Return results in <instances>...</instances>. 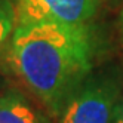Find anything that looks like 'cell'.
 <instances>
[{
    "instance_id": "6da1fadb",
    "label": "cell",
    "mask_w": 123,
    "mask_h": 123,
    "mask_svg": "<svg viewBox=\"0 0 123 123\" xmlns=\"http://www.w3.org/2000/svg\"><path fill=\"white\" fill-rule=\"evenodd\" d=\"M91 54L85 27L31 22L15 30L9 62L30 89L54 113H59L89 71Z\"/></svg>"
},
{
    "instance_id": "7a4b0ae2",
    "label": "cell",
    "mask_w": 123,
    "mask_h": 123,
    "mask_svg": "<svg viewBox=\"0 0 123 123\" xmlns=\"http://www.w3.org/2000/svg\"><path fill=\"white\" fill-rule=\"evenodd\" d=\"M98 6V0H18L19 24L58 22L85 27Z\"/></svg>"
},
{
    "instance_id": "3957f363",
    "label": "cell",
    "mask_w": 123,
    "mask_h": 123,
    "mask_svg": "<svg viewBox=\"0 0 123 123\" xmlns=\"http://www.w3.org/2000/svg\"><path fill=\"white\" fill-rule=\"evenodd\" d=\"M113 86L99 82L79 89L62 110L61 123H111L116 113Z\"/></svg>"
},
{
    "instance_id": "277c9868",
    "label": "cell",
    "mask_w": 123,
    "mask_h": 123,
    "mask_svg": "<svg viewBox=\"0 0 123 123\" xmlns=\"http://www.w3.org/2000/svg\"><path fill=\"white\" fill-rule=\"evenodd\" d=\"M0 123H45L22 96L9 92L0 96Z\"/></svg>"
},
{
    "instance_id": "5b68a950",
    "label": "cell",
    "mask_w": 123,
    "mask_h": 123,
    "mask_svg": "<svg viewBox=\"0 0 123 123\" xmlns=\"http://www.w3.org/2000/svg\"><path fill=\"white\" fill-rule=\"evenodd\" d=\"M15 25V11L9 0H0V48L11 36Z\"/></svg>"
},
{
    "instance_id": "8992f818",
    "label": "cell",
    "mask_w": 123,
    "mask_h": 123,
    "mask_svg": "<svg viewBox=\"0 0 123 123\" xmlns=\"http://www.w3.org/2000/svg\"><path fill=\"white\" fill-rule=\"evenodd\" d=\"M111 123H123V102L116 107V113H114V117Z\"/></svg>"
},
{
    "instance_id": "52a82bcc",
    "label": "cell",
    "mask_w": 123,
    "mask_h": 123,
    "mask_svg": "<svg viewBox=\"0 0 123 123\" xmlns=\"http://www.w3.org/2000/svg\"><path fill=\"white\" fill-rule=\"evenodd\" d=\"M122 15H123V12H122Z\"/></svg>"
}]
</instances>
